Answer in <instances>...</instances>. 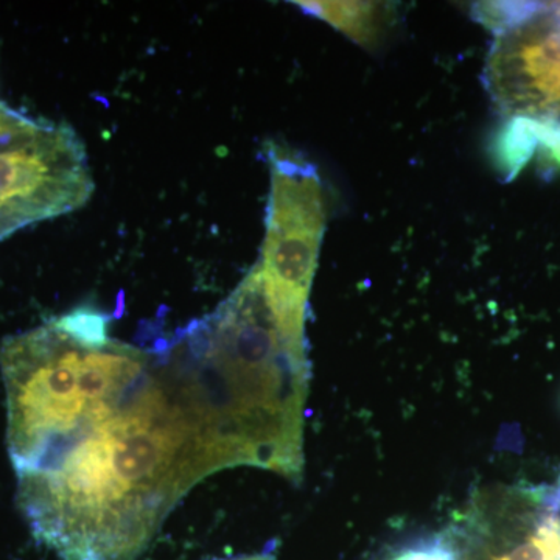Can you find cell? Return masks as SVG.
<instances>
[{
	"mask_svg": "<svg viewBox=\"0 0 560 560\" xmlns=\"http://www.w3.org/2000/svg\"><path fill=\"white\" fill-rule=\"evenodd\" d=\"M151 348L119 405L18 475L25 521L61 560L139 559L198 481L232 467L198 375L165 338Z\"/></svg>",
	"mask_w": 560,
	"mask_h": 560,
	"instance_id": "6da1fadb",
	"label": "cell"
},
{
	"mask_svg": "<svg viewBox=\"0 0 560 560\" xmlns=\"http://www.w3.org/2000/svg\"><path fill=\"white\" fill-rule=\"evenodd\" d=\"M108 323L109 316L81 307L0 345L16 475L40 466L149 366V348L113 340Z\"/></svg>",
	"mask_w": 560,
	"mask_h": 560,
	"instance_id": "7a4b0ae2",
	"label": "cell"
},
{
	"mask_svg": "<svg viewBox=\"0 0 560 560\" xmlns=\"http://www.w3.org/2000/svg\"><path fill=\"white\" fill-rule=\"evenodd\" d=\"M267 234L256 265L272 312L291 337L307 341L308 296L324 234V195L318 172L290 147L270 143Z\"/></svg>",
	"mask_w": 560,
	"mask_h": 560,
	"instance_id": "3957f363",
	"label": "cell"
},
{
	"mask_svg": "<svg viewBox=\"0 0 560 560\" xmlns=\"http://www.w3.org/2000/svg\"><path fill=\"white\" fill-rule=\"evenodd\" d=\"M92 190L86 150L69 125L0 102V242L81 208Z\"/></svg>",
	"mask_w": 560,
	"mask_h": 560,
	"instance_id": "277c9868",
	"label": "cell"
},
{
	"mask_svg": "<svg viewBox=\"0 0 560 560\" xmlns=\"http://www.w3.org/2000/svg\"><path fill=\"white\" fill-rule=\"evenodd\" d=\"M300 5L363 44L375 38L386 20V10L377 3L301 2Z\"/></svg>",
	"mask_w": 560,
	"mask_h": 560,
	"instance_id": "5b68a950",
	"label": "cell"
},
{
	"mask_svg": "<svg viewBox=\"0 0 560 560\" xmlns=\"http://www.w3.org/2000/svg\"><path fill=\"white\" fill-rule=\"evenodd\" d=\"M381 560H464V556L458 541L447 533L401 545Z\"/></svg>",
	"mask_w": 560,
	"mask_h": 560,
	"instance_id": "8992f818",
	"label": "cell"
},
{
	"mask_svg": "<svg viewBox=\"0 0 560 560\" xmlns=\"http://www.w3.org/2000/svg\"><path fill=\"white\" fill-rule=\"evenodd\" d=\"M217 560H278V558H276V552L270 547V548H268L267 551L257 552V555L237 556V558L217 559Z\"/></svg>",
	"mask_w": 560,
	"mask_h": 560,
	"instance_id": "52a82bcc",
	"label": "cell"
},
{
	"mask_svg": "<svg viewBox=\"0 0 560 560\" xmlns=\"http://www.w3.org/2000/svg\"><path fill=\"white\" fill-rule=\"evenodd\" d=\"M556 493H558V501H559V506H560V481H559L558 488H556Z\"/></svg>",
	"mask_w": 560,
	"mask_h": 560,
	"instance_id": "ba28073f",
	"label": "cell"
}]
</instances>
